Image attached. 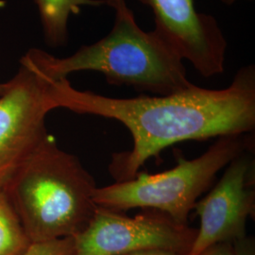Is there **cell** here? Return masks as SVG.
Returning <instances> with one entry per match:
<instances>
[{
  "label": "cell",
  "instance_id": "3",
  "mask_svg": "<svg viewBox=\"0 0 255 255\" xmlns=\"http://www.w3.org/2000/svg\"><path fill=\"white\" fill-rule=\"evenodd\" d=\"M96 189L93 176L80 160L49 135L4 193L33 243L81 234L98 208Z\"/></svg>",
  "mask_w": 255,
  "mask_h": 255
},
{
  "label": "cell",
  "instance_id": "9",
  "mask_svg": "<svg viewBox=\"0 0 255 255\" xmlns=\"http://www.w3.org/2000/svg\"><path fill=\"white\" fill-rule=\"evenodd\" d=\"M46 46L52 48L68 43V21L81 13L82 7H102L106 0H34Z\"/></svg>",
  "mask_w": 255,
  "mask_h": 255
},
{
  "label": "cell",
  "instance_id": "12",
  "mask_svg": "<svg viewBox=\"0 0 255 255\" xmlns=\"http://www.w3.org/2000/svg\"><path fill=\"white\" fill-rule=\"evenodd\" d=\"M198 255H237L234 243L221 242L208 247Z\"/></svg>",
  "mask_w": 255,
  "mask_h": 255
},
{
  "label": "cell",
  "instance_id": "11",
  "mask_svg": "<svg viewBox=\"0 0 255 255\" xmlns=\"http://www.w3.org/2000/svg\"><path fill=\"white\" fill-rule=\"evenodd\" d=\"M22 255H76L74 237L33 242Z\"/></svg>",
  "mask_w": 255,
  "mask_h": 255
},
{
  "label": "cell",
  "instance_id": "2",
  "mask_svg": "<svg viewBox=\"0 0 255 255\" xmlns=\"http://www.w3.org/2000/svg\"><path fill=\"white\" fill-rule=\"evenodd\" d=\"M115 19L109 33L82 46L72 55L58 58L40 50L42 64L53 79L79 71H97L112 85L131 86L137 91L167 96L189 89L183 60L154 30L137 24L126 0H106Z\"/></svg>",
  "mask_w": 255,
  "mask_h": 255
},
{
  "label": "cell",
  "instance_id": "5",
  "mask_svg": "<svg viewBox=\"0 0 255 255\" xmlns=\"http://www.w3.org/2000/svg\"><path fill=\"white\" fill-rule=\"evenodd\" d=\"M50 80L40 49L31 48L0 96V192L49 136L46 118L54 110Z\"/></svg>",
  "mask_w": 255,
  "mask_h": 255
},
{
  "label": "cell",
  "instance_id": "7",
  "mask_svg": "<svg viewBox=\"0 0 255 255\" xmlns=\"http://www.w3.org/2000/svg\"><path fill=\"white\" fill-rule=\"evenodd\" d=\"M254 148V147H252ZM252 148L237 155L219 182L195 208L201 226L186 255H198L217 243L247 237V220L255 219V162Z\"/></svg>",
  "mask_w": 255,
  "mask_h": 255
},
{
  "label": "cell",
  "instance_id": "14",
  "mask_svg": "<svg viewBox=\"0 0 255 255\" xmlns=\"http://www.w3.org/2000/svg\"><path fill=\"white\" fill-rule=\"evenodd\" d=\"M126 255H181L170 251H164V250H146V251H140L136 253H132Z\"/></svg>",
  "mask_w": 255,
  "mask_h": 255
},
{
  "label": "cell",
  "instance_id": "10",
  "mask_svg": "<svg viewBox=\"0 0 255 255\" xmlns=\"http://www.w3.org/2000/svg\"><path fill=\"white\" fill-rule=\"evenodd\" d=\"M30 239L4 192H0V255H22Z\"/></svg>",
  "mask_w": 255,
  "mask_h": 255
},
{
  "label": "cell",
  "instance_id": "1",
  "mask_svg": "<svg viewBox=\"0 0 255 255\" xmlns=\"http://www.w3.org/2000/svg\"><path fill=\"white\" fill-rule=\"evenodd\" d=\"M54 109L115 119L131 133L130 150L113 154L109 172L117 182L133 179L146 161L186 140L251 134L255 128V66L237 70L227 88L195 84L167 96L110 98L74 88L67 78L51 79Z\"/></svg>",
  "mask_w": 255,
  "mask_h": 255
},
{
  "label": "cell",
  "instance_id": "13",
  "mask_svg": "<svg viewBox=\"0 0 255 255\" xmlns=\"http://www.w3.org/2000/svg\"><path fill=\"white\" fill-rule=\"evenodd\" d=\"M237 255H255V241L254 237H245L234 242Z\"/></svg>",
  "mask_w": 255,
  "mask_h": 255
},
{
  "label": "cell",
  "instance_id": "16",
  "mask_svg": "<svg viewBox=\"0 0 255 255\" xmlns=\"http://www.w3.org/2000/svg\"><path fill=\"white\" fill-rule=\"evenodd\" d=\"M7 87H8V82H0V96H1L4 92L6 91Z\"/></svg>",
  "mask_w": 255,
  "mask_h": 255
},
{
  "label": "cell",
  "instance_id": "17",
  "mask_svg": "<svg viewBox=\"0 0 255 255\" xmlns=\"http://www.w3.org/2000/svg\"><path fill=\"white\" fill-rule=\"evenodd\" d=\"M2 6H3V3H2V2H1V1H0V8H1V7H2Z\"/></svg>",
  "mask_w": 255,
  "mask_h": 255
},
{
  "label": "cell",
  "instance_id": "8",
  "mask_svg": "<svg viewBox=\"0 0 255 255\" xmlns=\"http://www.w3.org/2000/svg\"><path fill=\"white\" fill-rule=\"evenodd\" d=\"M150 8L155 32L203 78L224 72L228 42L218 20L194 0H137Z\"/></svg>",
  "mask_w": 255,
  "mask_h": 255
},
{
  "label": "cell",
  "instance_id": "4",
  "mask_svg": "<svg viewBox=\"0 0 255 255\" xmlns=\"http://www.w3.org/2000/svg\"><path fill=\"white\" fill-rule=\"evenodd\" d=\"M252 147L254 142L248 134L219 137L198 158L187 160L181 155L172 169L158 174L139 172L131 180L97 187L94 201L98 206L123 213L133 208L158 210L178 223L187 224L190 212L217 174Z\"/></svg>",
  "mask_w": 255,
  "mask_h": 255
},
{
  "label": "cell",
  "instance_id": "15",
  "mask_svg": "<svg viewBox=\"0 0 255 255\" xmlns=\"http://www.w3.org/2000/svg\"><path fill=\"white\" fill-rule=\"evenodd\" d=\"M220 1H221L223 4L227 5V6H232V5L236 4L237 2L243 1V0H220ZM247 1H254V0H247Z\"/></svg>",
  "mask_w": 255,
  "mask_h": 255
},
{
  "label": "cell",
  "instance_id": "6",
  "mask_svg": "<svg viewBox=\"0 0 255 255\" xmlns=\"http://www.w3.org/2000/svg\"><path fill=\"white\" fill-rule=\"evenodd\" d=\"M197 229L181 224L167 214L145 209L133 218L98 206L88 226L74 237L76 255H126L164 250L186 255Z\"/></svg>",
  "mask_w": 255,
  "mask_h": 255
}]
</instances>
